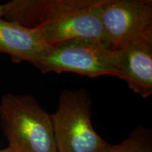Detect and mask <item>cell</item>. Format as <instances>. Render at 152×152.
Listing matches in <instances>:
<instances>
[{
  "instance_id": "52a82bcc",
  "label": "cell",
  "mask_w": 152,
  "mask_h": 152,
  "mask_svg": "<svg viewBox=\"0 0 152 152\" xmlns=\"http://www.w3.org/2000/svg\"><path fill=\"white\" fill-rule=\"evenodd\" d=\"M48 46L35 30L0 18V53L14 61L33 64Z\"/></svg>"
},
{
  "instance_id": "5b68a950",
  "label": "cell",
  "mask_w": 152,
  "mask_h": 152,
  "mask_svg": "<svg viewBox=\"0 0 152 152\" xmlns=\"http://www.w3.org/2000/svg\"><path fill=\"white\" fill-rule=\"evenodd\" d=\"M101 22L112 51L152 36L151 0H104Z\"/></svg>"
},
{
  "instance_id": "9c48e42d",
  "label": "cell",
  "mask_w": 152,
  "mask_h": 152,
  "mask_svg": "<svg viewBox=\"0 0 152 152\" xmlns=\"http://www.w3.org/2000/svg\"><path fill=\"white\" fill-rule=\"evenodd\" d=\"M5 12V4H0V18H2L3 17H4Z\"/></svg>"
},
{
  "instance_id": "3957f363",
  "label": "cell",
  "mask_w": 152,
  "mask_h": 152,
  "mask_svg": "<svg viewBox=\"0 0 152 152\" xmlns=\"http://www.w3.org/2000/svg\"><path fill=\"white\" fill-rule=\"evenodd\" d=\"M33 65L42 73L69 72L89 77L118 75L117 57L109 45L83 38L49 45Z\"/></svg>"
},
{
  "instance_id": "6da1fadb",
  "label": "cell",
  "mask_w": 152,
  "mask_h": 152,
  "mask_svg": "<svg viewBox=\"0 0 152 152\" xmlns=\"http://www.w3.org/2000/svg\"><path fill=\"white\" fill-rule=\"evenodd\" d=\"M104 1L13 0L4 4V18L35 30L48 45L77 38L106 42L101 22Z\"/></svg>"
},
{
  "instance_id": "277c9868",
  "label": "cell",
  "mask_w": 152,
  "mask_h": 152,
  "mask_svg": "<svg viewBox=\"0 0 152 152\" xmlns=\"http://www.w3.org/2000/svg\"><path fill=\"white\" fill-rule=\"evenodd\" d=\"M92 104L84 89L65 90L51 114L56 152H100L109 144L91 123Z\"/></svg>"
},
{
  "instance_id": "30bf717a",
  "label": "cell",
  "mask_w": 152,
  "mask_h": 152,
  "mask_svg": "<svg viewBox=\"0 0 152 152\" xmlns=\"http://www.w3.org/2000/svg\"><path fill=\"white\" fill-rule=\"evenodd\" d=\"M0 152H14V151H13L12 150L8 147L7 148H5V149L0 150Z\"/></svg>"
},
{
  "instance_id": "ba28073f",
  "label": "cell",
  "mask_w": 152,
  "mask_h": 152,
  "mask_svg": "<svg viewBox=\"0 0 152 152\" xmlns=\"http://www.w3.org/2000/svg\"><path fill=\"white\" fill-rule=\"evenodd\" d=\"M100 152H152V137L149 130L139 126L121 143L109 144Z\"/></svg>"
},
{
  "instance_id": "7a4b0ae2",
  "label": "cell",
  "mask_w": 152,
  "mask_h": 152,
  "mask_svg": "<svg viewBox=\"0 0 152 152\" xmlns=\"http://www.w3.org/2000/svg\"><path fill=\"white\" fill-rule=\"evenodd\" d=\"M0 124L14 152H56L51 114L30 95L3 96Z\"/></svg>"
},
{
  "instance_id": "8992f818",
  "label": "cell",
  "mask_w": 152,
  "mask_h": 152,
  "mask_svg": "<svg viewBox=\"0 0 152 152\" xmlns=\"http://www.w3.org/2000/svg\"><path fill=\"white\" fill-rule=\"evenodd\" d=\"M118 63V77L142 98L152 94V36L131 42L113 51Z\"/></svg>"
}]
</instances>
